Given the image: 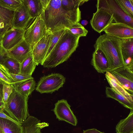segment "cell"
<instances>
[{"instance_id": "1", "label": "cell", "mask_w": 133, "mask_h": 133, "mask_svg": "<svg viewBox=\"0 0 133 133\" xmlns=\"http://www.w3.org/2000/svg\"><path fill=\"white\" fill-rule=\"evenodd\" d=\"M43 12L44 21L49 32L68 28L79 22L81 19L79 8L72 11L65 10L62 7L61 0H50Z\"/></svg>"}, {"instance_id": "2", "label": "cell", "mask_w": 133, "mask_h": 133, "mask_svg": "<svg viewBox=\"0 0 133 133\" xmlns=\"http://www.w3.org/2000/svg\"><path fill=\"white\" fill-rule=\"evenodd\" d=\"M80 37L66 29L64 33L41 64L45 68H51L66 61L78 47Z\"/></svg>"}, {"instance_id": "3", "label": "cell", "mask_w": 133, "mask_h": 133, "mask_svg": "<svg viewBox=\"0 0 133 133\" xmlns=\"http://www.w3.org/2000/svg\"><path fill=\"white\" fill-rule=\"evenodd\" d=\"M121 44V40L105 34L100 36L95 41V49L100 50L105 55L108 64V72L124 66Z\"/></svg>"}, {"instance_id": "4", "label": "cell", "mask_w": 133, "mask_h": 133, "mask_svg": "<svg viewBox=\"0 0 133 133\" xmlns=\"http://www.w3.org/2000/svg\"><path fill=\"white\" fill-rule=\"evenodd\" d=\"M28 98L14 89L3 109L11 117L21 123L30 116L28 104Z\"/></svg>"}, {"instance_id": "5", "label": "cell", "mask_w": 133, "mask_h": 133, "mask_svg": "<svg viewBox=\"0 0 133 133\" xmlns=\"http://www.w3.org/2000/svg\"><path fill=\"white\" fill-rule=\"evenodd\" d=\"M48 32L43 19L42 11L25 30L24 39L32 49Z\"/></svg>"}, {"instance_id": "6", "label": "cell", "mask_w": 133, "mask_h": 133, "mask_svg": "<svg viewBox=\"0 0 133 133\" xmlns=\"http://www.w3.org/2000/svg\"><path fill=\"white\" fill-rule=\"evenodd\" d=\"M97 8L103 7L113 16L115 23H124L133 28V18L128 15L116 0H98Z\"/></svg>"}, {"instance_id": "7", "label": "cell", "mask_w": 133, "mask_h": 133, "mask_svg": "<svg viewBox=\"0 0 133 133\" xmlns=\"http://www.w3.org/2000/svg\"><path fill=\"white\" fill-rule=\"evenodd\" d=\"M65 81V77L62 75L51 74L40 79L36 90L41 94L52 93L62 87Z\"/></svg>"}, {"instance_id": "8", "label": "cell", "mask_w": 133, "mask_h": 133, "mask_svg": "<svg viewBox=\"0 0 133 133\" xmlns=\"http://www.w3.org/2000/svg\"><path fill=\"white\" fill-rule=\"evenodd\" d=\"M90 22L92 28L96 31L101 33L113 21V16L103 7L97 8Z\"/></svg>"}, {"instance_id": "9", "label": "cell", "mask_w": 133, "mask_h": 133, "mask_svg": "<svg viewBox=\"0 0 133 133\" xmlns=\"http://www.w3.org/2000/svg\"><path fill=\"white\" fill-rule=\"evenodd\" d=\"M59 121H65L74 126L76 125L77 120L70 108V106L65 99L58 100L52 110Z\"/></svg>"}, {"instance_id": "10", "label": "cell", "mask_w": 133, "mask_h": 133, "mask_svg": "<svg viewBox=\"0 0 133 133\" xmlns=\"http://www.w3.org/2000/svg\"><path fill=\"white\" fill-rule=\"evenodd\" d=\"M25 30L11 27L2 37L1 44L7 52L24 39Z\"/></svg>"}, {"instance_id": "11", "label": "cell", "mask_w": 133, "mask_h": 133, "mask_svg": "<svg viewBox=\"0 0 133 133\" xmlns=\"http://www.w3.org/2000/svg\"><path fill=\"white\" fill-rule=\"evenodd\" d=\"M110 72L120 82L125 90L133 95V66H124Z\"/></svg>"}, {"instance_id": "12", "label": "cell", "mask_w": 133, "mask_h": 133, "mask_svg": "<svg viewBox=\"0 0 133 133\" xmlns=\"http://www.w3.org/2000/svg\"><path fill=\"white\" fill-rule=\"evenodd\" d=\"M103 31L107 35L121 40L133 38V28L124 23L112 22Z\"/></svg>"}, {"instance_id": "13", "label": "cell", "mask_w": 133, "mask_h": 133, "mask_svg": "<svg viewBox=\"0 0 133 133\" xmlns=\"http://www.w3.org/2000/svg\"><path fill=\"white\" fill-rule=\"evenodd\" d=\"M34 20L27 8L23 2L21 6L14 11L12 27L25 30Z\"/></svg>"}, {"instance_id": "14", "label": "cell", "mask_w": 133, "mask_h": 133, "mask_svg": "<svg viewBox=\"0 0 133 133\" xmlns=\"http://www.w3.org/2000/svg\"><path fill=\"white\" fill-rule=\"evenodd\" d=\"M50 38V33L48 32L32 48V55L33 60L37 65L41 64L45 58Z\"/></svg>"}, {"instance_id": "15", "label": "cell", "mask_w": 133, "mask_h": 133, "mask_svg": "<svg viewBox=\"0 0 133 133\" xmlns=\"http://www.w3.org/2000/svg\"><path fill=\"white\" fill-rule=\"evenodd\" d=\"M31 46L24 40L9 51L7 52V56L21 63L32 54Z\"/></svg>"}, {"instance_id": "16", "label": "cell", "mask_w": 133, "mask_h": 133, "mask_svg": "<svg viewBox=\"0 0 133 133\" xmlns=\"http://www.w3.org/2000/svg\"><path fill=\"white\" fill-rule=\"evenodd\" d=\"M47 124L45 122H41L37 118L30 115L21 123L23 133H42L41 129L48 126Z\"/></svg>"}, {"instance_id": "17", "label": "cell", "mask_w": 133, "mask_h": 133, "mask_svg": "<svg viewBox=\"0 0 133 133\" xmlns=\"http://www.w3.org/2000/svg\"><path fill=\"white\" fill-rule=\"evenodd\" d=\"M91 63L98 73H104L108 71L107 60L103 53L99 49H95L92 54Z\"/></svg>"}, {"instance_id": "18", "label": "cell", "mask_w": 133, "mask_h": 133, "mask_svg": "<svg viewBox=\"0 0 133 133\" xmlns=\"http://www.w3.org/2000/svg\"><path fill=\"white\" fill-rule=\"evenodd\" d=\"M121 51L125 66H133V38L121 40Z\"/></svg>"}, {"instance_id": "19", "label": "cell", "mask_w": 133, "mask_h": 133, "mask_svg": "<svg viewBox=\"0 0 133 133\" xmlns=\"http://www.w3.org/2000/svg\"><path fill=\"white\" fill-rule=\"evenodd\" d=\"M105 75L110 87L116 92L124 96L133 103V95L129 93L125 90L120 82L110 72H106Z\"/></svg>"}, {"instance_id": "20", "label": "cell", "mask_w": 133, "mask_h": 133, "mask_svg": "<svg viewBox=\"0 0 133 133\" xmlns=\"http://www.w3.org/2000/svg\"><path fill=\"white\" fill-rule=\"evenodd\" d=\"M14 89L22 95L27 98L35 89L36 83L34 79L10 85Z\"/></svg>"}, {"instance_id": "21", "label": "cell", "mask_w": 133, "mask_h": 133, "mask_svg": "<svg viewBox=\"0 0 133 133\" xmlns=\"http://www.w3.org/2000/svg\"><path fill=\"white\" fill-rule=\"evenodd\" d=\"M117 133H133V110L125 118L121 120L116 125Z\"/></svg>"}, {"instance_id": "22", "label": "cell", "mask_w": 133, "mask_h": 133, "mask_svg": "<svg viewBox=\"0 0 133 133\" xmlns=\"http://www.w3.org/2000/svg\"><path fill=\"white\" fill-rule=\"evenodd\" d=\"M0 127L3 133H23L22 124L0 118Z\"/></svg>"}, {"instance_id": "23", "label": "cell", "mask_w": 133, "mask_h": 133, "mask_svg": "<svg viewBox=\"0 0 133 133\" xmlns=\"http://www.w3.org/2000/svg\"><path fill=\"white\" fill-rule=\"evenodd\" d=\"M105 91L107 97L114 99L125 108L130 110H133V103L131 102L124 96L109 87H106Z\"/></svg>"}, {"instance_id": "24", "label": "cell", "mask_w": 133, "mask_h": 133, "mask_svg": "<svg viewBox=\"0 0 133 133\" xmlns=\"http://www.w3.org/2000/svg\"><path fill=\"white\" fill-rule=\"evenodd\" d=\"M22 1L27 8L33 20L43 10L41 0H22Z\"/></svg>"}, {"instance_id": "25", "label": "cell", "mask_w": 133, "mask_h": 133, "mask_svg": "<svg viewBox=\"0 0 133 133\" xmlns=\"http://www.w3.org/2000/svg\"><path fill=\"white\" fill-rule=\"evenodd\" d=\"M36 65L31 54L20 63L19 73L31 76Z\"/></svg>"}, {"instance_id": "26", "label": "cell", "mask_w": 133, "mask_h": 133, "mask_svg": "<svg viewBox=\"0 0 133 133\" xmlns=\"http://www.w3.org/2000/svg\"><path fill=\"white\" fill-rule=\"evenodd\" d=\"M65 30V28H62L57 29L50 32L51 34L50 41L45 58L49 54Z\"/></svg>"}, {"instance_id": "27", "label": "cell", "mask_w": 133, "mask_h": 133, "mask_svg": "<svg viewBox=\"0 0 133 133\" xmlns=\"http://www.w3.org/2000/svg\"><path fill=\"white\" fill-rule=\"evenodd\" d=\"M20 64L16 60L7 56L2 64L6 68L10 73L17 74L19 73Z\"/></svg>"}, {"instance_id": "28", "label": "cell", "mask_w": 133, "mask_h": 133, "mask_svg": "<svg viewBox=\"0 0 133 133\" xmlns=\"http://www.w3.org/2000/svg\"><path fill=\"white\" fill-rule=\"evenodd\" d=\"M88 0H61L62 7L64 10L71 11L76 9Z\"/></svg>"}, {"instance_id": "29", "label": "cell", "mask_w": 133, "mask_h": 133, "mask_svg": "<svg viewBox=\"0 0 133 133\" xmlns=\"http://www.w3.org/2000/svg\"><path fill=\"white\" fill-rule=\"evenodd\" d=\"M23 4L22 0H0V6L13 11L17 10Z\"/></svg>"}, {"instance_id": "30", "label": "cell", "mask_w": 133, "mask_h": 133, "mask_svg": "<svg viewBox=\"0 0 133 133\" xmlns=\"http://www.w3.org/2000/svg\"><path fill=\"white\" fill-rule=\"evenodd\" d=\"M73 34L81 37H85L88 32L87 30L79 22L76 23L68 28H65Z\"/></svg>"}, {"instance_id": "31", "label": "cell", "mask_w": 133, "mask_h": 133, "mask_svg": "<svg viewBox=\"0 0 133 133\" xmlns=\"http://www.w3.org/2000/svg\"><path fill=\"white\" fill-rule=\"evenodd\" d=\"M14 12L0 6L1 19L11 27Z\"/></svg>"}, {"instance_id": "32", "label": "cell", "mask_w": 133, "mask_h": 133, "mask_svg": "<svg viewBox=\"0 0 133 133\" xmlns=\"http://www.w3.org/2000/svg\"><path fill=\"white\" fill-rule=\"evenodd\" d=\"M116 0L124 11L129 16L133 18V0Z\"/></svg>"}, {"instance_id": "33", "label": "cell", "mask_w": 133, "mask_h": 133, "mask_svg": "<svg viewBox=\"0 0 133 133\" xmlns=\"http://www.w3.org/2000/svg\"><path fill=\"white\" fill-rule=\"evenodd\" d=\"M0 79L9 84L11 85L14 82L10 73L2 64H0Z\"/></svg>"}, {"instance_id": "34", "label": "cell", "mask_w": 133, "mask_h": 133, "mask_svg": "<svg viewBox=\"0 0 133 133\" xmlns=\"http://www.w3.org/2000/svg\"><path fill=\"white\" fill-rule=\"evenodd\" d=\"M14 88L10 84L6 83L3 84L2 88L3 100L4 104L7 102L9 97L12 93Z\"/></svg>"}, {"instance_id": "35", "label": "cell", "mask_w": 133, "mask_h": 133, "mask_svg": "<svg viewBox=\"0 0 133 133\" xmlns=\"http://www.w3.org/2000/svg\"><path fill=\"white\" fill-rule=\"evenodd\" d=\"M10 74L14 81V82L13 84L21 83L30 79H34L32 76L20 73L14 74L10 73Z\"/></svg>"}, {"instance_id": "36", "label": "cell", "mask_w": 133, "mask_h": 133, "mask_svg": "<svg viewBox=\"0 0 133 133\" xmlns=\"http://www.w3.org/2000/svg\"><path fill=\"white\" fill-rule=\"evenodd\" d=\"M11 28V27L0 19V36L2 37Z\"/></svg>"}, {"instance_id": "37", "label": "cell", "mask_w": 133, "mask_h": 133, "mask_svg": "<svg viewBox=\"0 0 133 133\" xmlns=\"http://www.w3.org/2000/svg\"><path fill=\"white\" fill-rule=\"evenodd\" d=\"M0 118L9 120L17 123L22 124L21 123L18 122L8 115L4 111L2 108H0Z\"/></svg>"}, {"instance_id": "38", "label": "cell", "mask_w": 133, "mask_h": 133, "mask_svg": "<svg viewBox=\"0 0 133 133\" xmlns=\"http://www.w3.org/2000/svg\"><path fill=\"white\" fill-rule=\"evenodd\" d=\"M7 52L3 49L0 44V64H2L7 56Z\"/></svg>"}, {"instance_id": "39", "label": "cell", "mask_w": 133, "mask_h": 133, "mask_svg": "<svg viewBox=\"0 0 133 133\" xmlns=\"http://www.w3.org/2000/svg\"><path fill=\"white\" fill-rule=\"evenodd\" d=\"M83 133H104V132H101L96 129L93 128L92 129H88L87 130H83Z\"/></svg>"}, {"instance_id": "40", "label": "cell", "mask_w": 133, "mask_h": 133, "mask_svg": "<svg viewBox=\"0 0 133 133\" xmlns=\"http://www.w3.org/2000/svg\"><path fill=\"white\" fill-rule=\"evenodd\" d=\"M5 83L0 82V100H3L2 88L3 84Z\"/></svg>"}, {"instance_id": "41", "label": "cell", "mask_w": 133, "mask_h": 133, "mask_svg": "<svg viewBox=\"0 0 133 133\" xmlns=\"http://www.w3.org/2000/svg\"><path fill=\"white\" fill-rule=\"evenodd\" d=\"M88 23V22L86 20H83L82 21L81 24L83 25H87Z\"/></svg>"}, {"instance_id": "42", "label": "cell", "mask_w": 133, "mask_h": 133, "mask_svg": "<svg viewBox=\"0 0 133 133\" xmlns=\"http://www.w3.org/2000/svg\"><path fill=\"white\" fill-rule=\"evenodd\" d=\"M4 103L2 100H0V108H2L3 109L4 105Z\"/></svg>"}, {"instance_id": "43", "label": "cell", "mask_w": 133, "mask_h": 133, "mask_svg": "<svg viewBox=\"0 0 133 133\" xmlns=\"http://www.w3.org/2000/svg\"><path fill=\"white\" fill-rule=\"evenodd\" d=\"M0 82H2V83H5L2 80H1V79H0Z\"/></svg>"}, {"instance_id": "44", "label": "cell", "mask_w": 133, "mask_h": 133, "mask_svg": "<svg viewBox=\"0 0 133 133\" xmlns=\"http://www.w3.org/2000/svg\"><path fill=\"white\" fill-rule=\"evenodd\" d=\"M0 133H3L0 127Z\"/></svg>"}, {"instance_id": "45", "label": "cell", "mask_w": 133, "mask_h": 133, "mask_svg": "<svg viewBox=\"0 0 133 133\" xmlns=\"http://www.w3.org/2000/svg\"><path fill=\"white\" fill-rule=\"evenodd\" d=\"M2 37L0 36V44H1V42L2 39Z\"/></svg>"}, {"instance_id": "46", "label": "cell", "mask_w": 133, "mask_h": 133, "mask_svg": "<svg viewBox=\"0 0 133 133\" xmlns=\"http://www.w3.org/2000/svg\"></svg>"}]
</instances>
